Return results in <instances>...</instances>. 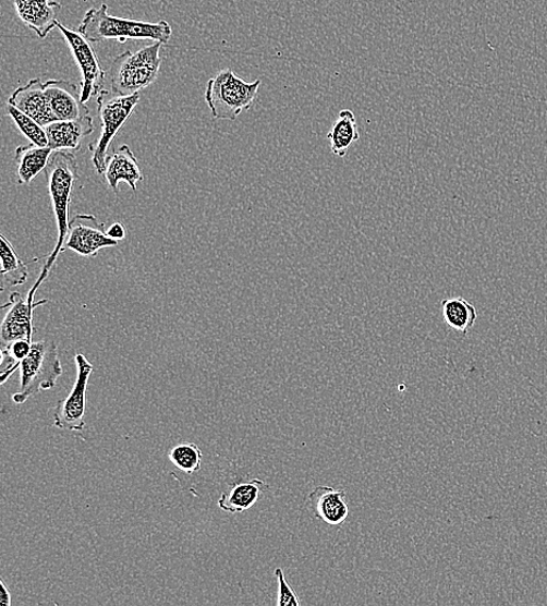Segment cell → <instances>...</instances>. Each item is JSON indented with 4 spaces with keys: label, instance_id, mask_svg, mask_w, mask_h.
<instances>
[{
    "label": "cell",
    "instance_id": "1",
    "mask_svg": "<svg viewBox=\"0 0 547 606\" xmlns=\"http://www.w3.org/2000/svg\"><path fill=\"white\" fill-rule=\"evenodd\" d=\"M48 192L51 196L58 225V241L52 254L47 257L42 271L33 284L27 299L31 303H36L35 295L41 283L47 279L49 272L64 250L71 227V205L75 182L78 178V165L75 156L69 150H54L45 170Z\"/></svg>",
    "mask_w": 547,
    "mask_h": 606
},
{
    "label": "cell",
    "instance_id": "2",
    "mask_svg": "<svg viewBox=\"0 0 547 606\" xmlns=\"http://www.w3.org/2000/svg\"><path fill=\"white\" fill-rule=\"evenodd\" d=\"M78 33L90 43L118 40H154L168 44L172 37V27L168 22L146 23L118 19L108 13V5L90 9L78 26Z\"/></svg>",
    "mask_w": 547,
    "mask_h": 606
},
{
    "label": "cell",
    "instance_id": "3",
    "mask_svg": "<svg viewBox=\"0 0 547 606\" xmlns=\"http://www.w3.org/2000/svg\"><path fill=\"white\" fill-rule=\"evenodd\" d=\"M163 44L156 41L136 53L126 52L116 57L110 66L111 89L116 95H137L154 84L160 71V48Z\"/></svg>",
    "mask_w": 547,
    "mask_h": 606
},
{
    "label": "cell",
    "instance_id": "4",
    "mask_svg": "<svg viewBox=\"0 0 547 606\" xmlns=\"http://www.w3.org/2000/svg\"><path fill=\"white\" fill-rule=\"evenodd\" d=\"M260 84V80L245 82L230 70L209 80L205 98L215 120L235 121L243 111L252 109Z\"/></svg>",
    "mask_w": 547,
    "mask_h": 606
},
{
    "label": "cell",
    "instance_id": "5",
    "mask_svg": "<svg viewBox=\"0 0 547 606\" xmlns=\"http://www.w3.org/2000/svg\"><path fill=\"white\" fill-rule=\"evenodd\" d=\"M62 373L53 340L32 343L29 355L21 363V386L13 395V401L21 405L41 391L52 390Z\"/></svg>",
    "mask_w": 547,
    "mask_h": 606
},
{
    "label": "cell",
    "instance_id": "6",
    "mask_svg": "<svg viewBox=\"0 0 547 606\" xmlns=\"http://www.w3.org/2000/svg\"><path fill=\"white\" fill-rule=\"evenodd\" d=\"M139 99V94L121 96L108 90L99 93L97 110L99 121H101V133L97 141L89 145L93 154L92 161L98 174H105L110 145L132 112L135 111Z\"/></svg>",
    "mask_w": 547,
    "mask_h": 606
},
{
    "label": "cell",
    "instance_id": "7",
    "mask_svg": "<svg viewBox=\"0 0 547 606\" xmlns=\"http://www.w3.org/2000/svg\"><path fill=\"white\" fill-rule=\"evenodd\" d=\"M76 380L71 393L63 398L53 414L54 426L59 429L80 432L86 427L87 392L93 364L83 353L75 356Z\"/></svg>",
    "mask_w": 547,
    "mask_h": 606
},
{
    "label": "cell",
    "instance_id": "8",
    "mask_svg": "<svg viewBox=\"0 0 547 606\" xmlns=\"http://www.w3.org/2000/svg\"><path fill=\"white\" fill-rule=\"evenodd\" d=\"M59 31L65 43L69 44L72 54L81 71V100L87 105L89 100L104 90L107 73L102 70L96 53L85 37L81 33L58 24Z\"/></svg>",
    "mask_w": 547,
    "mask_h": 606
},
{
    "label": "cell",
    "instance_id": "9",
    "mask_svg": "<svg viewBox=\"0 0 547 606\" xmlns=\"http://www.w3.org/2000/svg\"><path fill=\"white\" fill-rule=\"evenodd\" d=\"M109 238L106 225L93 215L78 214L72 218L68 241L64 250H72L82 257L93 258L102 249L119 245Z\"/></svg>",
    "mask_w": 547,
    "mask_h": 606
},
{
    "label": "cell",
    "instance_id": "10",
    "mask_svg": "<svg viewBox=\"0 0 547 606\" xmlns=\"http://www.w3.org/2000/svg\"><path fill=\"white\" fill-rule=\"evenodd\" d=\"M46 301L31 303L28 299H24L20 293H12L8 305L9 312L2 324V331H0V339H2L3 347L20 341H32L33 331V313L35 310L42 305Z\"/></svg>",
    "mask_w": 547,
    "mask_h": 606
},
{
    "label": "cell",
    "instance_id": "11",
    "mask_svg": "<svg viewBox=\"0 0 547 606\" xmlns=\"http://www.w3.org/2000/svg\"><path fill=\"white\" fill-rule=\"evenodd\" d=\"M45 90L58 121H75L90 116L88 107L82 104L78 87L73 82L49 80L45 83Z\"/></svg>",
    "mask_w": 547,
    "mask_h": 606
},
{
    "label": "cell",
    "instance_id": "12",
    "mask_svg": "<svg viewBox=\"0 0 547 606\" xmlns=\"http://www.w3.org/2000/svg\"><path fill=\"white\" fill-rule=\"evenodd\" d=\"M9 105L20 109L44 128L57 122L40 78L31 80L26 86L15 89L9 98Z\"/></svg>",
    "mask_w": 547,
    "mask_h": 606
},
{
    "label": "cell",
    "instance_id": "13",
    "mask_svg": "<svg viewBox=\"0 0 547 606\" xmlns=\"http://www.w3.org/2000/svg\"><path fill=\"white\" fill-rule=\"evenodd\" d=\"M105 178L114 193H119L122 181L132 191H138V183L144 180V175L134 152L127 145L114 149L112 156L108 157Z\"/></svg>",
    "mask_w": 547,
    "mask_h": 606
},
{
    "label": "cell",
    "instance_id": "14",
    "mask_svg": "<svg viewBox=\"0 0 547 606\" xmlns=\"http://www.w3.org/2000/svg\"><path fill=\"white\" fill-rule=\"evenodd\" d=\"M14 8L20 20L37 36L45 39L58 27V13L61 4L49 0H14Z\"/></svg>",
    "mask_w": 547,
    "mask_h": 606
},
{
    "label": "cell",
    "instance_id": "15",
    "mask_svg": "<svg viewBox=\"0 0 547 606\" xmlns=\"http://www.w3.org/2000/svg\"><path fill=\"white\" fill-rule=\"evenodd\" d=\"M345 493L335 487L320 485L309 495L311 509L315 518L330 526H341L350 516Z\"/></svg>",
    "mask_w": 547,
    "mask_h": 606
},
{
    "label": "cell",
    "instance_id": "16",
    "mask_svg": "<svg viewBox=\"0 0 547 606\" xmlns=\"http://www.w3.org/2000/svg\"><path fill=\"white\" fill-rule=\"evenodd\" d=\"M48 146L53 150L78 149L81 143L90 136L95 126L93 118L86 116L75 121H57L45 126Z\"/></svg>",
    "mask_w": 547,
    "mask_h": 606
},
{
    "label": "cell",
    "instance_id": "17",
    "mask_svg": "<svg viewBox=\"0 0 547 606\" xmlns=\"http://www.w3.org/2000/svg\"><path fill=\"white\" fill-rule=\"evenodd\" d=\"M54 150L49 147H41L35 144L20 146L15 149L14 162L16 180L20 184H29L42 171L51 159Z\"/></svg>",
    "mask_w": 547,
    "mask_h": 606
},
{
    "label": "cell",
    "instance_id": "18",
    "mask_svg": "<svg viewBox=\"0 0 547 606\" xmlns=\"http://www.w3.org/2000/svg\"><path fill=\"white\" fill-rule=\"evenodd\" d=\"M269 489V485L260 480L242 482L219 499V508L228 513H242L255 507L262 493Z\"/></svg>",
    "mask_w": 547,
    "mask_h": 606
},
{
    "label": "cell",
    "instance_id": "19",
    "mask_svg": "<svg viewBox=\"0 0 547 606\" xmlns=\"http://www.w3.org/2000/svg\"><path fill=\"white\" fill-rule=\"evenodd\" d=\"M331 154L344 158L348 149L360 141L357 121L352 110H341L337 121L327 133Z\"/></svg>",
    "mask_w": 547,
    "mask_h": 606
},
{
    "label": "cell",
    "instance_id": "20",
    "mask_svg": "<svg viewBox=\"0 0 547 606\" xmlns=\"http://www.w3.org/2000/svg\"><path fill=\"white\" fill-rule=\"evenodd\" d=\"M441 313L447 326L465 336L477 319L476 308L466 299L460 296L442 300Z\"/></svg>",
    "mask_w": 547,
    "mask_h": 606
},
{
    "label": "cell",
    "instance_id": "21",
    "mask_svg": "<svg viewBox=\"0 0 547 606\" xmlns=\"http://www.w3.org/2000/svg\"><path fill=\"white\" fill-rule=\"evenodd\" d=\"M0 258H2V271H0V290L3 292L8 289L15 288L26 282L28 278V268L16 255L12 244L0 235Z\"/></svg>",
    "mask_w": 547,
    "mask_h": 606
},
{
    "label": "cell",
    "instance_id": "22",
    "mask_svg": "<svg viewBox=\"0 0 547 606\" xmlns=\"http://www.w3.org/2000/svg\"><path fill=\"white\" fill-rule=\"evenodd\" d=\"M204 453L195 444L186 443L175 446L169 453L170 461L181 471L193 475L202 469Z\"/></svg>",
    "mask_w": 547,
    "mask_h": 606
},
{
    "label": "cell",
    "instance_id": "23",
    "mask_svg": "<svg viewBox=\"0 0 547 606\" xmlns=\"http://www.w3.org/2000/svg\"><path fill=\"white\" fill-rule=\"evenodd\" d=\"M7 110L8 114L12 118L15 126L19 128V130L31 142V144H35L41 147L48 146L46 130L42 125H40L38 122L33 120V118L11 105H8Z\"/></svg>",
    "mask_w": 547,
    "mask_h": 606
},
{
    "label": "cell",
    "instance_id": "24",
    "mask_svg": "<svg viewBox=\"0 0 547 606\" xmlns=\"http://www.w3.org/2000/svg\"><path fill=\"white\" fill-rule=\"evenodd\" d=\"M275 577L278 582V606H300L301 601L297 598L291 585L287 582L284 571L281 568L275 570Z\"/></svg>",
    "mask_w": 547,
    "mask_h": 606
},
{
    "label": "cell",
    "instance_id": "25",
    "mask_svg": "<svg viewBox=\"0 0 547 606\" xmlns=\"http://www.w3.org/2000/svg\"><path fill=\"white\" fill-rule=\"evenodd\" d=\"M107 234L116 242H122L126 238V229L122 223H113L108 230Z\"/></svg>",
    "mask_w": 547,
    "mask_h": 606
},
{
    "label": "cell",
    "instance_id": "26",
    "mask_svg": "<svg viewBox=\"0 0 547 606\" xmlns=\"http://www.w3.org/2000/svg\"><path fill=\"white\" fill-rule=\"evenodd\" d=\"M0 605L11 606V595L3 580H0Z\"/></svg>",
    "mask_w": 547,
    "mask_h": 606
}]
</instances>
